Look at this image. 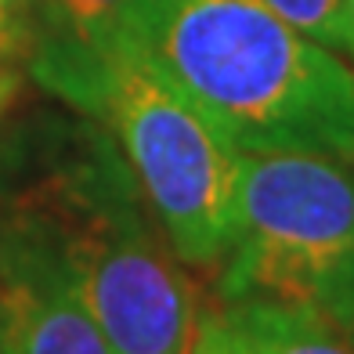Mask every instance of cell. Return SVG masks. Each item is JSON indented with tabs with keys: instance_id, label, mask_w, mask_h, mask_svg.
<instances>
[{
	"instance_id": "obj_1",
	"label": "cell",
	"mask_w": 354,
	"mask_h": 354,
	"mask_svg": "<svg viewBox=\"0 0 354 354\" xmlns=\"http://www.w3.org/2000/svg\"><path fill=\"white\" fill-rule=\"evenodd\" d=\"M123 47L239 152L354 159V73L264 0H141Z\"/></svg>"
},
{
	"instance_id": "obj_2",
	"label": "cell",
	"mask_w": 354,
	"mask_h": 354,
	"mask_svg": "<svg viewBox=\"0 0 354 354\" xmlns=\"http://www.w3.org/2000/svg\"><path fill=\"white\" fill-rule=\"evenodd\" d=\"M8 206L58 250L112 354H192L199 293L116 141H87Z\"/></svg>"
},
{
	"instance_id": "obj_3",
	"label": "cell",
	"mask_w": 354,
	"mask_h": 354,
	"mask_svg": "<svg viewBox=\"0 0 354 354\" xmlns=\"http://www.w3.org/2000/svg\"><path fill=\"white\" fill-rule=\"evenodd\" d=\"M33 73L109 127L177 257L221 271L235 243L243 152L131 47L109 55L37 47Z\"/></svg>"
},
{
	"instance_id": "obj_4",
	"label": "cell",
	"mask_w": 354,
	"mask_h": 354,
	"mask_svg": "<svg viewBox=\"0 0 354 354\" xmlns=\"http://www.w3.org/2000/svg\"><path fill=\"white\" fill-rule=\"evenodd\" d=\"M221 300L300 304L354 329V159L243 152L235 243Z\"/></svg>"
},
{
	"instance_id": "obj_5",
	"label": "cell",
	"mask_w": 354,
	"mask_h": 354,
	"mask_svg": "<svg viewBox=\"0 0 354 354\" xmlns=\"http://www.w3.org/2000/svg\"><path fill=\"white\" fill-rule=\"evenodd\" d=\"M0 354H112L44 228L0 210Z\"/></svg>"
},
{
	"instance_id": "obj_6",
	"label": "cell",
	"mask_w": 354,
	"mask_h": 354,
	"mask_svg": "<svg viewBox=\"0 0 354 354\" xmlns=\"http://www.w3.org/2000/svg\"><path fill=\"white\" fill-rule=\"evenodd\" d=\"M217 308L224 311L246 354H354L351 333L315 308L261 297L221 300Z\"/></svg>"
},
{
	"instance_id": "obj_7",
	"label": "cell",
	"mask_w": 354,
	"mask_h": 354,
	"mask_svg": "<svg viewBox=\"0 0 354 354\" xmlns=\"http://www.w3.org/2000/svg\"><path fill=\"white\" fill-rule=\"evenodd\" d=\"M138 4L141 0H44L37 47H69L87 55L120 51Z\"/></svg>"
},
{
	"instance_id": "obj_8",
	"label": "cell",
	"mask_w": 354,
	"mask_h": 354,
	"mask_svg": "<svg viewBox=\"0 0 354 354\" xmlns=\"http://www.w3.org/2000/svg\"><path fill=\"white\" fill-rule=\"evenodd\" d=\"M289 26L311 40L326 44L329 51H347V11L344 0H264Z\"/></svg>"
},
{
	"instance_id": "obj_9",
	"label": "cell",
	"mask_w": 354,
	"mask_h": 354,
	"mask_svg": "<svg viewBox=\"0 0 354 354\" xmlns=\"http://www.w3.org/2000/svg\"><path fill=\"white\" fill-rule=\"evenodd\" d=\"M44 29V0H0V69L33 55Z\"/></svg>"
},
{
	"instance_id": "obj_10",
	"label": "cell",
	"mask_w": 354,
	"mask_h": 354,
	"mask_svg": "<svg viewBox=\"0 0 354 354\" xmlns=\"http://www.w3.org/2000/svg\"><path fill=\"white\" fill-rule=\"evenodd\" d=\"M192 354H246V347L239 344V336L232 333L221 308H206L199 315V333L196 344H192Z\"/></svg>"
},
{
	"instance_id": "obj_11",
	"label": "cell",
	"mask_w": 354,
	"mask_h": 354,
	"mask_svg": "<svg viewBox=\"0 0 354 354\" xmlns=\"http://www.w3.org/2000/svg\"><path fill=\"white\" fill-rule=\"evenodd\" d=\"M344 11H347V51L354 55V0H344Z\"/></svg>"
},
{
	"instance_id": "obj_12",
	"label": "cell",
	"mask_w": 354,
	"mask_h": 354,
	"mask_svg": "<svg viewBox=\"0 0 354 354\" xmlns=\"http://www.w3.org/2000/svg\"><path fill=\"white\" fill-rule=\"evenodd\" d=\"M4 87H8V76H4V69H0V94H4Z\"/></svg>"
},
{
	"instance_id": "obj_13",
	"label": "cell",
	"mask_w": 354,
	"mask_h": 354,
	"mask_svg": "<svg viewBox=\"0 0 354 354\" xmlns=\"http://www.w3.org/2000/svg\"><path fill=\"white\" fill-rule=\"evenodd\" d=\"M351 340H354V329H351Z\"/></svg>"
}]
</instances>
